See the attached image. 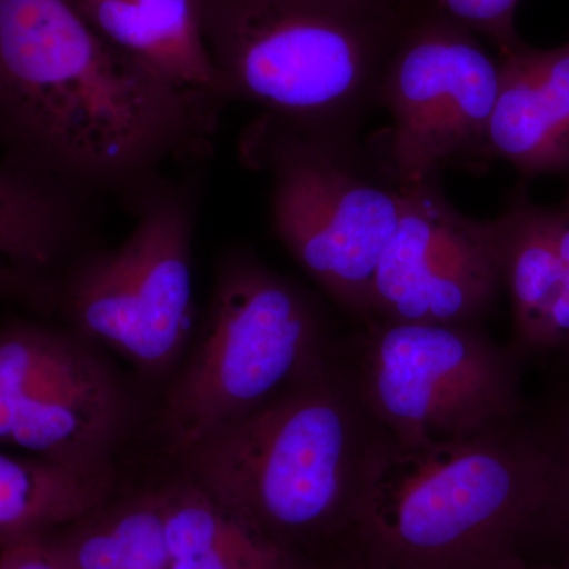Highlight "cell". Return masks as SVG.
<instances>
[{
  "label": "cell",
  "instance_id": "cell-1",
  "mask_svg": "<svg viewBox=\"0 0 569 569\" xmlns=\"http://www.w3.org/2000/svg\"><path fill=\"white\" fill-rule=\"evenodd\" d=\"M220 103L112 48L70 0H0V134L18 167L142 198L164 163L201 151Z\"/></svg>",
  "mask_w": 569,
  "mask_h": 569
},
{
  "label": "cell",
  "instance_id": "cell-2",
  "mask_svg": "<svg viewBox=\"0 0 569 569\" xmlns=\"http://www.w3.org/2000/svg\"><path fill=\"white\" fill-rule=\"evenodd\" d=\"M387 433L335 356L271 402L173 456L242 526L320 569L343 559Z\"/></svg>",
  "mask_w": 569,
  "mask_h": 569
},
{
  "label": "cell",
  "instance_id": "cell-3",
  "mask_svg": "<svg viewBox=\"0 0 569 569\" xmlns=\"http://www.w3.org/2000/svg\"><path fill=\"white\" fill-rule=\"evenodd\" d=\"M552 475L548 433L520 419L438 443L387 436L346 557L377 569H507L537 531Z\"/></svg>",
  "mask_w": 569,
  "mask_h": 569
},
{
  "label": "cell",
  "instance_id": "cell-4",
  "mask_svg": "<svg viewBox=\"0 0 569 569\" xmlns=\"http://www.w3.org/2000/svg\"><path fill=\"white\" fill-rule=\"evenodd\" d=\"M224 102L269 118L347 132L377 102L378 82L408 2L370 9L339 0H198Z\"/></svg>",
  "mask_w": 569,
  "mask_h": 569
},
{
  "label": "cell",
  "instance_id": "cell-5",
  "mask_svg": "<svg viewBox=\"0 0 569 569\" xmlns=\"http://www.w3.org/2000/svg\"><path fill=\"white\" fill-rule=\"evenodd\" d=\"M329 356L310 296L252 254H228L193 347L164 391V447L173 458L249 417Z\"/></svg>",
  "mask_w": 569,
  "mask_h": 569
},
{
  "label": "cell",
  "instance_id": "cell-6",
  "mask_svg": "<svg viewBox=\"0 0 569 569\" xmlns=\"http://www.w3.org/2000/svg\"><path fill=\"white\" fill-rule=\"evenodd\" d=\"M348 138L263 116L242 149L271 173L272 230L280 242L337 305L369 317L373 277L399 223L403 189L373 174Z\"/></svg>",
  "mask_w": 569,
  "mask_h": 569
},
{
  "label": "cell",
  "instance_id": "cell-7",
  "mask_svg": "<svg viewBox=\"0 0 569 569\" xmlns=\"http://www.w3.org/2000/svg\"><path fill=\"white\" fill-rule=\"evenodd\" d=\"M518 353L478 325L370 320L347 367L370 417L400 445L462 440L522 415Z\"/></svg>",
  "mask_w": 569,
  "mask_h": 569
},
{
  "label": "cell",
  "instance_id": "cell-8",
  "mask_svg": "<svg viewBox=\"0 0 569 569\" xmlns=\"http://www.w3.org/2000/svg\"><path fill=\"white\" fill-rule=\"evenodd\" d=\"M194 211L189 194L151 190L132 233L71 264L59 302L70 328L121 355L149 381L171 380L194 326Z\"/></svg>",
  "mask_w": 569,
  "mask_h": 569
},
{
  "label": "cell",
  "instance_id": "cell-9",
  "mask_svg": "<svg viewBox=\"0 0 569 569\" xmlns=\"http://www.w3.org/2000/svg\"><path fill=\"white\" fill-rule=\"evenodd\" d=\"M138 403L102 347L71 328L0 329V447L89 478H116Z\"/></svg>",
  "mask_w": 569,
  "mask_h": 569
},
{
  "label": "cell",
  "instance_id": "cell-10",
  "mask_svg": "<svg viewBox=\"0 0 569 569\" xmlns=\"http://www.w3.org/2000/svg\"><path fill=\"white\" fill-rule=\"evenodd\" d=\"M422 9L407 10L377 89L392 118L388 173L400 187L429 181L447 163L489 160L500 88V63L477 33Z\"/></svg>",
  "mask_w": 569,
  "mask_h": 569
},
{
  "label": "cell",
  "instance_id": "cell-11",
  "mask_svg": "<svg viewBox=\"0 0 569 569\" xmlns=\"http://www.w3.org/2000/svg\"><path fill=\"white\" fill-rule=\"evenodd\" d=\"M402 189L399 223L373 277L370 320L478 325L503 288L498 220L456 211L436 178Z\"/></svg>",
  "mask_w": 569,
  "mask_h": 569
},
{
  "label": "cell",
  "instance_id": "cell-12",
  "mask_svg": "<svg viewBox=\"0 0 569 569\" xmlns=\"http://www.w3.org/2000/svg\"><path fill=\"white\" fill-rule=\"evenodd\" d=\"M498 63L489 159L507 160L526 179L569 176V43L539 50L522 41Z\"/></svg>",
  "mask_w": 569,
  "mask_h": 569
},
{
  "label": "cell",
  "instance_id": "cell-13",
  "mask_svg": "<svg viewBox=\"0 0 569 569\" xmlns=\"http://www.w3.org/2000/svg\"><path fill=\"white\" fill-rule=\"evenodd\" d=\"M503 288L511 298L516 353L569 346V258L557 208L520 200L498 217Z\"/></svg>",
  "mask_w": 569,
  "mask_h": 569
},
{
  "label": "cell",
  "instance_id": "cell-14",
  "mask_svg": "<svg viewBox=\"0 0 569 569\" xmlns=\"http://www.w3.org/2000/svg\"><path fill=\"white\" fill-rule=\"evenodd\" d=\"M112 48L164 80L222 100L198 0H70Z\"/></svg>",
  "mask_w": 569,
  "mask_h": 569
},
{
  "label": "cell",
  "instance_id": "cell-15",
  "mask_svg": "<svg viewBox=\"0 0 569 569\" xmlns=\"http://www.w3.org/2000/svg\"><path fill=\"white\" fill-rule=\"evenodd\" d=\"M41 545L61 569H170L159 488L118 490Z\"/></svg>",
  "mask_w": 569,
  "mask_h": 569
},
{
  "label": "cell",
  "instance_id": "cell-16",
  "mask_svg": "<svg viewBox=\"0 0 569 569\" xmlns=\"http://www.w3.org/2000/svg\"><path fill=\"white\" fill-rule=\"evenodd\" d=\"M157 488L170 569H320L258 537L179 471Z\"/></svg>",
  "mask_w": 569,
  "mask_h": 569
},
{
  "label": "cell",
  "instance_id": "cell-17",
  "mask_svg": "<svg viewBox=\"0 0 569 569\" xmlns=\"http://www.w3.org/2000/svg\"><path fill=\"white\" fill-rule=\"evenodd\" d=\"M78 194L18 164L0 167V261L40 274L81 233Z\"/></svg>",
  "mask_w": 569,
  "mask_h": 569
},
{
  "label": "cell",
  "instance_id": "cell-18",
  "mask_svg": "<svg viewBox=\"0 0 569 569\" xmlns=\"http://www.w3.org/2000/svg\"><path fill=\"white\" fill-rule=\"evenodd\" d=\"M116 492V478L82 477L48 460L0 452V549L47 537Z\"/></svg>",
  "mask_w": 569,
  "mask_h": 569
},
{
  "label": "cell",
  "instance_id": "cell-19",
  "mask_svg": "<svg viewBox=\"0 0 569 569\" xmlns=\"http://www.w3.org/2000/svg\"><path fill=\"white\" fill-rule=\"evenodd\" d=\"M432 7L496 44L498 54L522 43L515 28L519 0H410Z\"/></svg>",
  "mask_w": 569,
  "mask_h": 569
},
{
  "label": "cell",
  "instance_id": "cell-20",
  "mask_svg": "<svg viewBox=\"0 0 569 569\" xmlns=\"http://www.w3.org/2000/svg\"><path fill=\"white\" fill-rule=\"evenodd\" d=\"M545 430L552 449L553 475L548 503L537 531L552 535L569 550V400L561 408L553 426Z\"/></svg>",
  "mask_w": 569,
  "mask_h": 569
},
{
  "label": "cell",
  "instance_id": "cell-21",
  "mask_svg": "<svg viewBox=\"0 0 569 569\" xmlns=\"http://www.w3.org/2000/svg\"><path fill=\"white\" fill-rule=\"evenodd\" d=\"M0 569H61L48 556L40 539H28L0 549Z\"/></svg>",
  "mask_w": 569,
  "mask_h": 569
},
{
  "label": "cell",
  "instance_id": "cell-22",
  "mask_svg": "<svg viewBox=\"0 0 569 569\" xmlns=\"http://www.w3.org/2000/svg\"><path fill=\"white\" fill-rule=\"evenodd\" d=\"M40 274L24 271L17 266L3 263L0 261V296L13 293H52L43 283L40 282Z\"/></svg>",
  "mask_w": 569,
  "mask_h": 569
},
{
  "label": "cell",
  "instance_id": "cell-23",
  "mask_svg": "<svg viewBox=\"0 0 569 569\" xmlns=\"http://www.w3.org/2000/svg\"><path fill=\"white\" fill-rule=\"evenodd\" d=\"M339 2L353 3V6L370 7V9H397L406 0H339Z\"/></svg>",
  "mask_w": 569,
  "mask_h": 569
},
{
  "label": "cell",
  "instance_id": "cell-24",
  "mask_svg": "<svg viewBox=\"0 0 569 569\" xmlns=\"http://www.w3.org/2000/svg\"><path fill=\"white\" fill-rule=\"evenodd\" d=\"M325 569H377L370 567V565L365 563V561L355 559V557H346V559H340L335 561V563L329 565Z\"/></svg>",
  "mask_w": 569,
  "mask_h": 569
},
{
  "label": "cell",
  "instance_id": "cell-25",
  "mask_svg": "<svg viewBox=\"0 0 569 569\" xmlns=\"http://www.w3.org/2000/svg\"><path fill=\"white\" fill-rule=\"evenodd\" d=\"M507 569H569V565H527L522 559L512 561Z\"/></svg>",
  "mask_w": 569,
  "mask_h": 569
},
{
  "label": "cell",
  "instance_id": "cell-26",
  "mask_svg": "<svg viewBox=\"0 0 569 569\" xmlns=\"http://www.w3.org/2000/svg\"><path fill=\"white\" fill-rule=\"evenodd\" d=\"M561 204L567 206V208H569V190H568L567 198H565L563 203H561Z\"/></svg>",
  "mask_w": 569,
  "mask_h": 569
}]
</instances>
